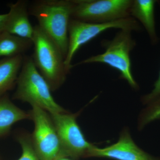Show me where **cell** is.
Listing matches in <instances>:
<instances>
[{
    "instance_id": "6da1fadb",
    "label": "cell",
    "mask_w": 160,
    "mask_h": 160,
    "mask_svg": "<svg viewBox=\"0 0 160 160\" xmlns=\"http://www.w3.org/2000/svg\"><path fill=\"white\" fill-rule=\"evenodd\" d=\"M72 0H42L36 2L29 13L44 32L66 57L69 44V26L72 18Z\"/></svg>"
},
{
    "instance_id": "7a4b0ae2",
    "label": "cell",
    "mask_w": 160,
    "mask_h": 160,
    "mask_svg": "<svg viewBox=\"0 0 160 160\" xmlns=\"http://www.w3.org/2000/svg\"><path fill=\"white\" fill-rule=\"evenodd\" d=\"M14 99L21 100L49 112L50 114L66 112L56 102L46 80L35 66L32 58L24 57L18 77Z\"/></svg>"
},
{
    "instance_id": "3957f363",
    "label": "cell",
    "mask_w": 160,
    "mask_h": 160,
    "mask_svg": "<svg viewBox=\"0 0 160 160\" xmlns=\"http://www.w3.org/2000/svg\"><path fill=\"white\" fill-rule=\"evenodd\" d=\"M32 42L35 66L51 91H55L64 83L69 73L65 66V58L55 43L38 25L34 26Z\"/></svg>"
},
{
    "instance_id": "277c9868",
    "label": "cell",
    "mask_w": 160,
    "mask_h": 160,
    "mask_svg": "<svg viewBox=\"0 0 160 160\" xmlns=\"http://www.w3.org/2000/svg\"><path fill=\"white\" fill-rule=\"evenodd\" d=\"M132 32L120 30L111 40H103L101 44L105 51L102 54L92 56L76 64L100 63L106 64L120 72V78L125 80L132 89L138 90L139 86L132 71L131 52L136 46Z\"/></svg>"
},
{
    "instance_id": "5b68a950",
    "label": "cell",
    "mask_w": 160,
    "mask_h": 160,
    "mask_svg": "<svg viewBox=\"0 0 160 160\" xmlns=\"http://www.w3.org/2000/svg\"><path fill=\"white\" fill-rule=\"evenodd\" d=\"M111 29L140 32L142 30L139 23L132 17H129L107 23L86 22L71 18L69 23V44L65 59V65L69 72L75 54L83 45L89 42L103 32Z\"/></svg>"
},
{
    "instance_id": "8992f818",
    "label": "cell",
    "mask_w": 160,
    "mask_h": 160,
    "mask_svg": "<svg viewBox=\"0 0 160 160\" xmlns=\"http://www.w3.org/2000/svg\"><path fill=\"white\" fill-rule=\"evenodd\" d=\"M72 18L89 23H107L130 16L132 0H72Z\"/></svg>"
},
{
    "instance_id": "52a82bcc",
    "label": "cell",
    "mask_w": 160,
    "mask_h": 160,
    "mask_svg": "<svg viewBox=\"0 0 160 160\" xmlns=\"http://www.w3.org/2000/svg\"><path fill=\"white\" fill-rule=\"evenodd\" d=\"M50 114L64 156L73 159L88 157L89 152L95 146L86 139L77 122L78 114L64 112Z\"/></svg>"
},
{
    "instance_id": "ba28073f",
    "label": "cell",
    "mask_w": 160,
    "mask_h": 160,
    "mask_svg": "<svg viewBox=\"0 0 160 160\" xmlns=\"http://www.w3.org/2000/svg\"><path fill=\"white\" fill-rule=\"evenodd\" d=\"M32 107L29 113L34 122V130L31 139L38 154L42 160H55L64 156L51 116L39 107Z\"/></svg>"
},
{
    "instance_id": "9c48e42d",
    "label": "cell",
    "mask_w": 160,
    "mask_h": 160,
    "mask_svg": "<svg viewBox=\"0 0 160 160\" xmlns=\"http://www.w3.org/2000/svg\"><path fill=\"white\" fill-rule=\"evenodd\" d=\"M88 157L108 158L116 160H160L140 148L132 139L127 127L121 131L116 143L103 148L95 146Z\"/></svg>"
},
{
    "instance_id": "30bf717a",
    "label": "cell",
    "mask_w": 160,
    "mask_h": 160,
    "mask_svg": "<svg viewBox=\"0 0 160 160\" xmlns=\"http://www.w3.org/2000/svg\"><path fill=\"white\" fill-rule=\"evenodd\" d=\"M9 10L5 31L12 34L32 41L34 27L29 21L26 2L18 1L9 4Z\"/></svg>"
},
{
    "instance_id": "8fae6325",
    "label": "cell",
    "mask_w": 160,
    "mask_h": 160,
    "mask_svg": "<svg viewBox=\"0 0 160 160\" xmlns=\"http://www.w3.org/2000/svg\"><path fill=\"white\" fill-rule=\"evenodd\" d=\"M155 0H132L130 16L139 22L146 29L152 45L159 41L155 19Z\"/></svg>"
},
{
    "instance_id": "7c38bea8",
    "label": "cell",
    "mask_w": 160,
    "mask_h": 160,
    "mask_svg": "<svg viewBox=\"0 0 160 160\" xmlns=\"http://www.w3.org/2000/svg\"><path fill=\"white\" fill-rule=\"evenodd\" d=\"M23 59L22 55L0 59V96L17 83Z\"/></svg>"
},
{
    "instance_id": "4fadbf2b",
    "label": "cell",
    "mask_w": 160,
    "mask_h": 160,
    "mask_svg": "<svg viewBox=\"0 0 160 160\" xmlns=\"http://www.w3.org/2000/svg\"><path fill=\"white\" fill-rule=\"evenodd\" d=\"M30 118V113L18 108L7 96L0 98V136L7 134L16 122Z\"/></svg>"
},
{
    "instance_id": "5bb4252c",
    "label": "cell",
    "mask_w": 160,
    "mask_h": 160,
    "mask_svg": "<svg viewBox=\"0 0 160 160\" xmlns=\"http://www.w3.org/2000/svg\"><path fill=\"white\" fill-rule=\"evenodd\" d=\"M32 45L31 40L2 32L0 33V58H10L22 55Z\"/></svg>"
},
{
    "instance_id": "9a60e30c",
    "label": "cell",
    "mask_w": 160,
    "mask_h": 160,
    "mask_svg": "<svg viewBox=\"0 0 160 160\" xmlns=\"http://www.w3.org/2000/svg\"><path fill=\"white\" fill-rule=\"evenodd\" d=\"M146 106L139 115L138 122L139 130H142L152 122L160 120V97Z\"/></svg>"
},
{
    "instance_id": "2e32d148",
    "label": "cell",
    "mask_w": 160,
    "mask_h": 160,
    "mask_svg": "<svg viewBox=\"0 0 160 160\" xmlns=\"http://www.w3.org/2000/svg\"><path fill=\"white\" fill-rule=\"evenodd\" d=\"M18 141L22 149V154L18 160H42L36 151L29 135L21 136Z\"/></svg>"
},
{
    "instance_id": "e0dca14e",
    "label": "cell",
    "mask_w": 160,
    "mask_h": 160,
    "mask_svg": "<svg viewBox=\"0 0 160 160\" xmlns=\"http://www.w3.org/2000/svg\"><path fill=\"white\" fill-rule=\"evenodd\" d=\"M160 97V70L158 77L155 82L153 88L150 92L143 96L141 98V102L143 104L148 105L152 101Z\"/></svg>"
},
{
    "instance_id": "ac0fdd59",
    "label": "cell",
    "mask_w": 160,
    "mask_h": 160,
    "mask_svg": "<svg viewBox=\"0 0 160 160\" xmlns=\"http://www.w3.org/2000/svg\"><path fill=\"white\" fill-rule=\"evenodd\" d=\"M8 13L0 14V33L5 31Z\"/></svg>"
},
{
    "instance_id": "d6986e66",
    "label": "cell",
    "mask_w": 160,
    "mask_h": 160,
    "mask_svg": "<svg viewBox=\"0 0 160 160\" xmlns=\"http://www.w3.org/2000/svg\"><path fill=\"white\" fill-rule=\"evenodd\" d=\"M55 160H72L70 159L68 157H60L56 159Z\"/></svg>"
}]
</instances>
